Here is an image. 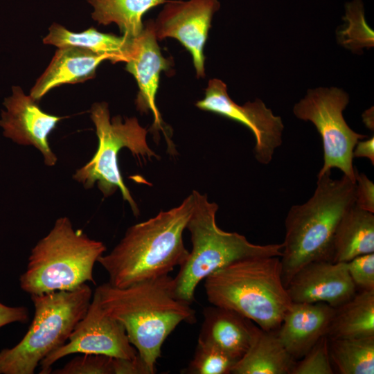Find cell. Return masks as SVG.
Masks as SVG:
<instances>
[{"label": "cell", "mask_w": 374, "mask_h": 374, "mask_svg": "<svg viewBox=\"0 0 374 374\" xmlns=\"http://www.w3.org/2000/svg\"><path fill=\"white\" fill-rule=\"evenodd\" d=\"M93 294L103 312L123 326L148 374L155 373L169 335L181 322L195 321L194 310L176 297L174 278L168 274L125 287L105 283Z\"/></svg>", "instance_id": "obj_1"}, {"label": "cell", "mask_w": 374, "mask_h": 374, "mask_svg": "<svg viewBox=\"0 0 374 374\" xmlns=\"http://www.w3.org/2000/svg\"><path fill=\"white\" fill-rule=\"evenodd\" d=\"M194 207L191 193L178 206L129 227L118 244L97 260L117 287L167 275L186 260L189 251L183 233Z\"/></svg>", "instance_id": "obj_2"}, {"label": "cell", "mask_w": 374, "mask_h": 374, "mask_svg": "<svg viewBox=\"0 0 374 374\" xmlns=\"http://www.w3.org/2000/svg\"><path fill=\"white\" fill-rule=\"evenodd\" d=\"M355 203V182L344 175L331 177V171L317 176L312 196L293 205L285 221V235L280 257L284 286L305 265L332 262L333 239L344 213Z\"/></svg>", "instance_id": "obj_3"}, {"label": "cell", "mask_w": 374, "mask_h": 374, "mask_svg": "<svg viewBox=\"0 0 374 374\" xmlns=\"http://www.w3.org/2000/svg\"><path fill=\"white\" fill-rule=\"evenodd\" d=\"M213 305L232 310L266 331H276L292 302L283 285L279 256L248 258L206 277Z\"/></svg>", "instance_id": "obj_4"}, {"label": "cell", "mask_w": 374, "mask_h": 374, "mask_svg": "<svg viewBox=\"0 0 374 374\" xmlns=\"http://www.w3.org/2000/svg\"><path fill=\"white\" fill-rule=\"evenodd\" d=\"M194 207L187 223L192 249L174 278L176 297L189 305L198 284L215 271L238 260L260 256H279L283 244H256L236 232L220 229L215 220L218 206L206 195L193 190Z\"/></svg>", "instance_id": "obj_5"}, {"label": "cell", "mask_w": 374, "mask_h": 374, "mask_svg": "<svg viewBox=\"0 0 374 374\" xmlns=\"http://www.w3.org/2000/svg\"><path fill=\"white\" fill-rule=\"evenodd\" d=\"M105 251L102 242L74 229L67 217H61L32 249L19 277L20 287L30 295L72 290L87 282L95 284L94 264Z\"/></svg>", "instance_id": "obj_6"}, {"label": "cell", "mask_w": 374, "mask_h": 374, "mask_svg": "<svg viewBox=\"0 0 374 374\" xmlns=\"http://www.w3.org/2000/svg\"><path fill=\"white\" fill-rule=\"evenodd\" d=\"M92 297L87 283L72 290L30 294L33 321L17 345L0 351V374H33L44 357L66 342Z\"/></svg>", "instance_id": "obj_7"}, {"label": "cell", "mask_w": 374, "mask_h": 374, "mask_svg": "<svg viewBox=\"0 0 374 374\" xmlns=\"http://www.w3.org/2000/svg\"><path fill=\"white\" fill-rule=\"evenodd\" d=\"M89 113L98 139V149L91 160L75 171L73 178L86 189L93 188L96 184L104 197L112 195L119 189L134 215L138 216L139 210L123 180L118 155L123 148H127L139 159L159 158L148 145V131L135 117L123 121L118 115L110 118L108 104L105 102L93 103Z\"/></svg>", "instance_id": "obj_8"}, {"label": "cell", "mask_w": 374, "mask_h": 374, "mask_svg": "<svg viewBox=\"0 0 374 374\" xmlns=\"http://www.w3.org/2000/svg\"><path fill=\"white\" fill-rule=\"evenodd\" d=\"M348 103L349 96L341 89L319 87L308 90L295 104L293 112L299 119L312 123L321 135L323 165L317 176L338 168L355 182L353 149L367 136L355 132L346 123L343 111Z\"/></svg>", "instance_id": "obj_9"}, {"label": "cell", "mask_w": 374, "mask_h": 374, "mask_svg": "<svg viewBox=\"0 0 374 374\" xmlns=\"http://www.w3.org/2000/svg\"><path fill=\"white\" fill-rule=\"evenodd\" d=\"M71 354L104 355L129 359L138 357L123 326L103 312L93 294L87 312L75 326L68 342L41 361L39 373H51L53 364Z\"/></svg>", "instance_id": "obj_10"}, {"label": "cell", "mask_w": 374, "mask_h": 374, "mask_svg": "<svg viewBox=\"0 0 374 374\" xmlns=\"http://www.w3.org/2000/svg\"><path fill=\"white\" fill-rule=\"evenodd\" d=\"M195 105L249 128L255 137V157L263 165L271 161L276 149L283 143L284 125L281 118L274 115L260 99L243 105H238L229 97L226 84L219 79L208 81L204 99L197 101Z\"/></svg>", "instance_id": "obj_11"}, {"label": "cell", "mask_w": 374, "mask_h": 374, "mask_svg": "<svg viewBox=\"0 0 374 374\" xmlns=\"http://www.w3.org/2000/svg\"><path fill=\"white\" fill-rule=\"evenodd\" d=\"M219 0L168 1L153 21L157 39H177L191 54L197 78L204 77V46Z\"/></svg>", "instance_id": "obj_12"}, {"label": "cell", "mask_w": 374, "mask_h": 374, "mask_svg": "<svg viewBox=\"0 0 374 374\" xmlns=\"http://www.w3.org/2000/svg\"><path fill=\"white\" fill-rule=\"evenodd\" d=\"M38 101L26 95L19 86H12V94L3 103L0 127L5 137L21 145H32L43 155L47 166L55 165L57 157L48 143V135L64 117L44 112Z\"/></svg>", "instance_id": "obj_13"}, {"label": "cell", "mask_w": 374, "mask_h": 374, "mask_svg": "<svg viewBox=\"0 0 374 374\" xmlns=\"http://www.w3.org/2000/svg\"><path fill=\"white\" fill-rule=\"evenodd\" d=\"M125 69L134 77L139 92L135 100L141 113L151 112L154 116L152 128L162 130L163 121L156 105V94L160 73L168 70L170 60L164 57L160 51L153 27V20L145 22L142 32L132 39L131 46L125 62Z\"/></svg>", "instance_id": "obj_14"}, {"label": "cell", "mask_w": 374, "mask_h": 374, "mask_svg": "<svg viewBox=\"0 0 374 374\" xmlns=\"http://www.w3.org/2000/svg\"><path fill=\"white\" fill-rule=\"evenodd\" d=\"M285 288L293 303H325L334 308L347 302L357 293L345 262L328 260L305 265Z\"/></svg>", "instance_id": "obj_15"}, {"label": "cell", "mask_w": 374, "mask_h": 374, "mask_svg": "<svg viewBox=\"0 0 374 374\" xmlns=\"http://www.w3.org/2000/svg\"><path fill=\"white\" fill-rule=\"evenodd\" d=\"M335 308L325 303H293L276 335L289 354L302 358L327 330Z\"/></svg>", "instance_id": "obj_16"}, {"label": "cell", "mask_w": 374, "mask_h": 374, "mask_svg": "<svg viewBox=\"0 0 374 374\" xmlns=\"http://www.w3.org/2000/svg\"><path fill=\"white\" fill-rule=\"evenodd\" d=\"M107 55L73 46L59 47L44 72L30 89V96L39 101L51 89L64 84L83 82L96 76V71Z\"/></svg>", "instance_id": "obj_17"}, {"label": "cell", "mask_w": 374, "mask_h": 374, "mask_svg": "<svg viewBox=\"0 0 374 374\" xmlns=\"http://www.w3.org/2000/svg\"><path fill=\"white\" fill-rule=\"evenodd\" d=\"M259 328L239 313L213 305L204 310L198 339L217 346L238 360L249 348Z\"/></svg>", "instance_id": "obj_18"}, {"label": "cell", "mask_w": 374, "mask_h": 374, "mask_svg": "<svg viewBox=\"0 0 374 374\" xmlns=\"http://www.w3.org/2000/svg\"><path fill=\"white\" fill-rule=\"evenodd\" d=\"M371 253H374V213L354 204L342 216L336 229L332 262H347Z\"/></svg>", "instance_id": "obj_19"}, {"label": "cell", "mask_w": 374, "mask_h": 374, "mask_svg": "<svg viewBox=\"0 0 374 374\" xmlns=\"http://www.w3.org/2000/svg\"><path fill=\"white\" fill-rule=\"evenodd\" d=\"M296 361L279 340L276 331H266L260 328L231 373L291 374Z\"/></svg>", "instance_id": "obj_20"}, {"label": "cell", "mask_w": 374, "mask_h": 374, "mask_svg": "<svg viewBox=\"0 0 374 374\" xmlns=\"http://www.w3.org/2000/svg\"><path fill=\"white\" fill-rule=\"evenodd\" d=\"M43 43L57 47L73 46L83 48L98 54L107 55L114 64L125 62L131 46L132 39L103 33L91 27L80 33H74L61 24L53 23Z\"/></svg>", "instance_id": "obj_21"}, {"label": "cell", "mask_w": 374, "mask_h": 374, "mask_svg": "<svg viewBox=\"0 0 374 374\" xmlns=\"http://www.w3.org/2000/svg\"><path fill=\"white\" fill-rule=\"evenodd\" d=\"M326 336L328 339L374 336V290L359 291L335 308Z\"/></svg>", "instance_id": "obj_22"}, {"label": "cell", "mask_w": 374, "mask_h": 374, "mask_svg": "<svg viewBox=\"0 0 374 374\" xmlns=\"http://www.w3.org/2000/svg\"><path fill=\"white\" fill-rule=\"evenodd\" d=\"M93 7L92 19L107 26L115 23L127 39L137 37L143 30V17L152 8L168 0H87Z\"/></svg>", "instance_id": "obj_23"}, {"label": "cell", "mask_w": 374, "mask_h": 374, "mask_svg": "<svg viewBox=\"0 0 374 374\" xmlns=\"http://www.w3.org/2000/svg\"><path fill=\"white\" fill-rule=\"evenodd\" d=\"M329 355L341 374L374 373V336L329 339Z\"/></svg>", "instance_id": "obj_24"}, {"label": "cell", "mask_w": 374, "mask_h": 374, "mask_svg": "<svg viewBox=\"0 0 374 374\" xmlns=\"http://www.w3.org/2000/svg\"><path fill=\"white\" fill-rule=\"evenodd\" d=\"M343 18L344 27L337 32L338 41L345 48L353 51L374 46L373 31L368 26L363 3L361 0H353L346 5Z\"/></svg>", "instance_id": "obj_25"}, {"label": "cell", "mask_w": 374, "mask_h": 374, "mask_svg": "<svg viewBox=\"0 0 374 374\" xmlns=\"http://www.w3.org/2000/svg\"><path fill=\"white\" fill-rule=\"evenodd\" d=\"M235 359L217 346L198 339L197 345L188 368L191 374H228L237 362Z\"/></svg>", "instance_id": "obj_26"}, {"label": "cell", "mask_w": 374, "mask_h": 374, "mask_svg": "<svg viewBox=\"0 0 374 374\" xmlns=\"http://www.w3.org/2000/svg\"><path fill=\"white\" fill-rule=\"evenodd\" d=\"M300 361H296L291 374H332L329 355V339L321 337Z\"/></svg>", "instance_id": "obj_27"}, {"label": "cell", "mask_w": 374, "mask_h": 374, "mask_svg": "<svg viewBox=\"0 0 374 374\" xmlns=\"http://www.w3.org/2000/svg\"><path fill=\"white\" fill-rule=\"evenodd\" d=\"M114 357L80 354L63 367L52 370L54 374H114Z\"/></svg>", "instance_id": "obj_28"}, {"label": "cell", "mask_w": 374, "mask_h": 374, "mask_svg": "<svg viewBox=\"0 0 374 374\" xmlns=\"http://www.w3.org/2000/svg\"><path fill=\"white\" fill-rule=\"evenodd\" d=\"M345 264L357 290H374V253L358 256Z\"/></svg>", "instance_id": "obj_29"}, {"label": "cell", "mask_w": 374, "mask_h": 374, "mask_svg": "<svg viewBox=\"0 0 374 374\" xmlns=\"http://www.w3.org/2000/svg\"><path fill=\"white\" fill-rule=\"evenodd\" d=\"M359 208L374 213V184L364 173L355 172V203Z\"/></svg>", "instance_id": "obj_30"}, {"label": "cell", "mask_w": 374, "mask_h": 374, "mask_svg": "<svg viewBox=\"0 0 374 374\" xmlns=\"http://www.w3.org/2000/svg\"><path fill=\"white\" fill-rule=\"evenodd\" d=\"M28 320V312L26 307H10L0 302V328L15 322L26 323Z\"/></svg>", "instance_id": "obj_31"}, {"label": "cell", "mask_w": 374, "mask_h": 374, "mask_svg": "<svg viewBox=\"0 0 374 374\" xmlns=\"http://www.w3.org/2000/svg\"><path fill=\"white\" fill-rule=\"evenodd\" d=\"M353 157H364L374 165V137L359 140L353 149Z\"/></svg>", "instance_id": "obj_32"}, {"label": "cell", "mask_w": 374, "mask_h": 374, "mask_svg": "<svg viewBox=\"0 0 374 374\" xmlns=\"http://www.w3.org/2000/svg\"><path fill=\"white\" fill-rule=\"evenodd\" d=\"M363 121L365 123V125L368 127L370 130H373V110L369 109L366 110L363 114Z\"/></svg>", "instance_id": "obj_33"}]
</instances>
